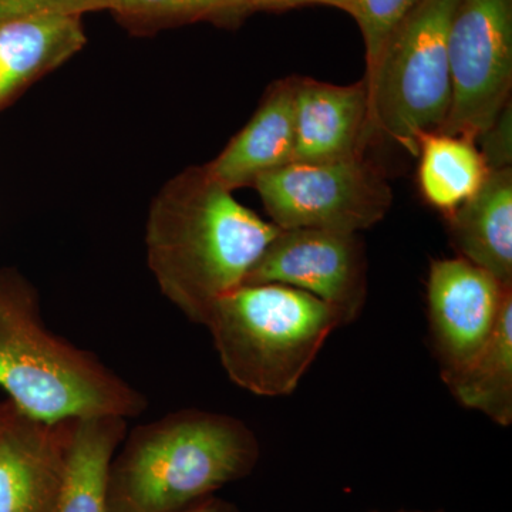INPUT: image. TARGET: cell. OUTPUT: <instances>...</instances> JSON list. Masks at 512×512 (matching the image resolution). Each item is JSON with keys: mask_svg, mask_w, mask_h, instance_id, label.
I'll use <instances>...</instances> for the list:
<instances>
[{"mask_svg": "<svg viewBox=\"0 0 512 512\" xmlns=\"http://www.w3.org/2000/svg\"><path fill=\"white\" fill-rule=\"evenodd\" d=\"M0 402H2V400H0Z\"/></svg>", "mask_w": 512, "mask_h": 512, "instance_id": "d4e9b609", "label": "cell"}, {"mask_svg": "<svg viewBox=\"0 0 512 512\" xmlns=\"http://www.w3.org/2000/svg\"><path fill=\"white\" fill-rule=\"evenodd\" d=\"M460 0H417L384 46L366 84L370 137L417 157L419 140L446 123L451 104L448 37Z\"/></svg>", "mask_w": 512, "mask_h": 512, "instance_id": "5b68a950", "label": "cell"}, {"mask_svg": "<svg viewBox=\"0 0 512 512\" xmlns=\"http://www.w3.org/2000/svg\"><path fill=\"white\" fill-rule=\"evenodd\" d=\"M76 420L33 419L0 402V512H56Z\"/></svg>", "mask_w": 512, "mask_h": 512, "instance_id": "30bf717a", "label": "cell"}, {"mask_svg": "<svg viewBox=\"0 0 512 512\" xmlns=\"http://www.w3.org/2000/svg\"><path fill=\"white\" fill-rule=\"evenodd\" d=\"M373 512H379V511H373ZM394 512H444V511H407V510H403V511H394Z\"/></svg>", "mask_w": 512, "mask_h": 512, "instance_id": "cb8c5ba5", "label": "cell"}, {"mask_svg": "<svg viewBox=\"0 0 512 512\" xmlns=\"http://www.w3.org/2000/svg\"><path fill=\"white\" fill-rule=\"evenodd\" d=\"M511 299L512 286L461 256L431 262L427 305L443 379L484 349Z\"/></svg>", "mask_w": 512, "mask_h": 512, "instance_id": "9c48e42d", "label": "cell"}, {"mask_svg": "<svg viewBox=\"0 0 512 512\" xmlns=\"http://www.w3.org/2000/svg\"><path fill=\"white\" fill-rule=\"evenodd\" d=\"M252 10H282L303 5H325L345 10V0H251Z\"/></svg>", "mask_w": 512, "mask_h": 512, "instance_id": "7402d4cb", "label": "cell"}, {"mask_svg": "<svg viewBox=\"0 0 512 512\" xmlns=\"http://www.w3.org/2000/svg\"><path fill=\"white\" fill-rule=\"evenodd\" d=\"M370 138L365 80L339 86L295 77L292 161L323 163L363 156Z\"/></svg>", "mask_w": 512, "mask_h": 512, "instance_id": "8fae6325", "label": "cell"}, {"mask_svg": "<svg viewBox=\"0 0 512 512\" xmlns=\"http://www.w3.org/2000/svg\"><path fill=\"white\" fill-rule=\"evenodd\" d=\"M82 16L42 15L0 23V104L86 45Z\"/></svg>", "mask_w": 512, "mask_h": 512, "instance_id": "5bb4252c", "label": "cell"}, {"mask_svg": "<svg viewBox=\"0 0 512 512\" xmlns=\"http://www.w3.org/2000/svg\"><path fill=\"white\" fill-rule=\"evenodd\" d=\"M107 10V0H0V23L42 15H76Z\"/></svg>", "mask_w": 512, "mask_h": 512, "instance_id": "ffe728a7", "label": "cell"}, {"mask_svg": "<svg viewBox=\"0 0 512 512\" xmlns=\"http://www.w3.org/2000/svg\"><path fill=\"white\" fill-rule=\"evenodd\" d=\"M119 416L77 419L56 512H107V478L127 434Z\"/></svg>", "mask_w": 512, "mask_h": 512, "instance_id": "9a60e30c", "label": "cell"}, {"mask_svg": "<svg viewBox=\"0 0 512 512\" xmlns=\"http://www.w3.org/2000/svg\"><path fill=\"white\" fill-rule=\"evenodd\" d=\"M278 232L204 165L187 168L151 202L148 266L165 298L188 320L205 325L215 303L244 285Z\"/></svg>", "mask_w": 512, "mask_h": 512, "instance_id": "6da1fadb", "label": "cell"}, {"mask_svg": "<svg viewBox=\"0 0 512 512\" xmlns=\"http://www.w3.org/2000/svg\"><path fill=\"white\" fill-rule=\"evenodd\" d=\"M301 289L338 309L346 325L359 318L367 296L365 248L357 234L279 228L244 285Z\"/></svg>", "mask_w": 512, "mask_h": 512, "instance_id": "ba28073f", "label": "cell"}, {"mask_svg": "<svg viewBox=\"0 0 512 512\" xmlns=\"http://www.w3.org/2000/svg\"><path fill=\"white\" fill-rule=\"evenodd\" d=\"M107 10L131 32L151 33L200 20H234L252 12L251 0H107Z\"/></svg>", "mask_w": 512, "mask_h": 512, "instance_id": "ac0fdd59", "label": "cell"}, {"mask_svg": "<svg viewBox=\"0 0 512 512\" xmlns=\"http://www.w3.org/2000/svg\"><path fill=\"white\" fill-rule=\"evenodd\" d=\"M259 443L244 421L178 410L126 434L107 478V512H175L248 477Z\"/></svg>", "mask_w": 512, "mask_h": 512, "instance_id": "7a4b0ae2", "label": "cell"}, {"mask_svg": "<svg viewBox=\"0 0 512 512\" xmlns=\"http://www.w3.org/2000/svg\"><path fill=\"white\" fill-rule=\"evenodd\" d=\"M446 218L458 256L512 286V168L491 171L480 191Z\"/></svg>", "mask_w": 512, "mask_h": 512, "instance_id": "4fadbf2b", "label": "cell"}, {"mask_svg": "<svg viewBox=\"0 0 512 512\" xmlns=\"http://www.w3.org/2000/svg\"><path fill=\"white\" fill-rule=\"evenodd\" d=\"M417 0H345V12L356 19L366 49V84L373 79L384 46Z\"/></svg>", "mask_w": 512, "mask_h": 512, "instance_id": "d6986e66", "label": "cell"}, {"mask_svg": "<svg viewBox=\"0 0 512 512\" xmlns=\"http://www.w3.org/2000/svg\"><path fill=\"white\" fill-rule=\"evenodd\" d=\"M0 389L33 419L140 416L147 399L92 352L57 336L43 320L36 289L0 272Z\"/></svg>", "mask_w": 512, "mask_h": 512, "instance_id": "3957f363", "label": "cell"}, {"mask_svg": "<svg viewBox=\"0 0 512 512\" xmlns=\"http://www.w3.org/2000/svg\"><path fill=\"white\" fill-rule=\"evenodd\" d=\"M175 512H241L237 505L229 503V501L222 500V498L208 497L205 500L198 501V503L184 508V510Z\"/></svg>", "mask_w": 512, "mask_h": 512, "instance_id": "603a6c76", "label": "cell"}, {"mask_svg": "<svg viewBox=\"0 0 512 512\" xmlns=\"http://www.w3.org/2000/svg\"><path fill=\"white\" fill-rule=\"evenodd\" d=\"M256 188L272 224L359 234L392 208L382 171L363 156L323 163H292L262 174Z\"/></svg>", "mask_w": 512, "mask_h": 512, "instance_id": "8992f818", "label": "cell"}, {"mask_svg": "<svg viewBox=\"0 0 512 512\" xmlns=\"http://www.w3.org/2000/svg\"><path fill=\"white\" fill-rule=\"evenodd\" d=\"M448 57L451 104L440 133L476 141L511 101L512 0H460Z\"/></svg>", "mask_w": 512, "mask_h": 512, "instance_id": "52a82bcc", "label": "cell"}, {"mask_svg": "<svg viewBox=\"0 0 512 512\" xmlns=\"http://www.w3.org/2000/svg\"><path fill=\"white\" fill-rule=\"evenodd\" d=\"M293 146L295 76L272 83L247 126L204 167L214 180L234 192L252 187L262 174L292 163Z\"/></svg>", "mask_w": 512, "mask_h": 512, "instance_id": "7c38bea8", "label": "cell"}, {"mask_svg": "<svg viewBox=\"0 0 512 512\" xmlns=\"http://www.w3.org/2000/svg\"><path fill=\"white\" fill-rule=\"evenodd\" d=\"M345 318L311 293L278 284L241 285L222 296L207 326L229 379L262 397L295 392Z\"/></svg>", "mask_w": 512, "mask_h": 512, "instance_id": "277c9868", "label": "cell"}, {"mask_svg": "<svg viewBox=\"0 0 512 512\" xmlns=\"http://www.w3.org/2000/svg\"><path fill=\"white\" fill-rule=\"evenodd\" d=\"M477 147L490 171L511 168L512 163V109L511 101L498 114L487 130L478 136Z\"/></svg>", "mask_w": 512, "mask_h": 512, "instance_id": "44dd1931", "label": "cell"}, {"mask_svg": "<svg viewBox=\"0 0 512 512\" xmlns=\"http://www.w3.org/2000/svg\"><path fill=\"white\" fill-rule=\"evenodd\" d=\"M464 407L500 426L512 423V299L484 349L464 369L444 377Z\"/></svg>", "mask_w": 512, "mask_h": 512, "instance_id": "e0dca14e", "label": "cell"}, {"mask_svg": "<svg viewBox=\"0 0 512 512\" xmlns=\"http://www.w3.org/2000/svg\"><path fill=\"white\" fill-rule=\"evenodd\" d=\"M417 157L421 195L444 217L474 197L491 173L476 141L440 131L421 136Z\"/></svg>", "mask_w": 512, "mask_h": 512, "instance_id": "2e32d148", "label": "cell"}]
</instances>
